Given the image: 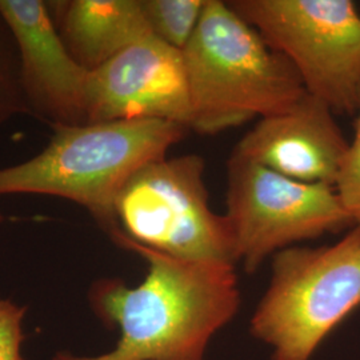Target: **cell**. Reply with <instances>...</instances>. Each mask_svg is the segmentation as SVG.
<instances>
[{
  "instance_id": "cell-10",
  "label": "cell",
  "mask_w": 360,
  "mask_h": 360,
  "mask_svg": "<svg viewBox=\"0 0 360 360\" xmlns=\"http://www.w3.org/2000/svg\"><path fill=\"white\" fill-rule=\"evenodd\" d=\"M334 115L306 92L283 111L259 119L231 155L290 179L335 188L349 142Z\"/></svg>"
},
{
  "instance_id": "cell-13",
  "label": "cell",
  "mask_w": 360,
  "mask_h": 360,
  "mask_svg": "<svg viewBox=\"0 0 360 360\" xmlns=\"http://www.w3.org/2000/svg\"><path fill=\"white\" fill-rule=\"evenodd\" d=\"M25 112H30V107L22 86L16 46L0 16V126Z\"/></svg>"
},
{
  "instance_id": "cell-4",
  "label": "cell",
  "mask_w": 360,
  "mask_h": 360,
  "mask_svg": "<svg viewBox=\"0 0 360 360\" xmlns=\"http://www.w3.org/2000/svg\"><path fill=\"white\" fill-rule=\"evenodd\" d=\"M360 306V229L333 245H294L272 257L270 285L251 319L272 360H309Z\"/></svg>"
},
{
  "instance_id": "cell-9",
  "label": "cell",
  "mask_w": 360,
  "mask_h": 360,
  "mask_svg": "<svg viewBox=\"0 0 360 360\" xmlns=\"http://www.w3.org/2000/svg\"><path fill=\"white\" fill-rule=\"evenodd\" d=\"M13 35L30 112L58 124H84L90 71L79 65L40 0H0Z\"/></svg>"
},
{
  "instance_id": "cell-7",
  "label": "cell",
  "mask_w": 360,
  "mask_h": 360,
  "mask_svg": "<svg viewBox=\"0 0 360 360\" xmlns=\"http://www.w3.org/2000/svg\"><path fill=\"white\" fill-rule=\"evenodd\" d=\"M226 202L236 260L250 274L282 250L354 227L334 187L290 179L235 155Z\"/></svg>"
},
{
  "instance_id": "cell-11",
  "label": "cell",
  "mask_w": 360,
  "mask_h": 360,
  "mask_svg": "<svg viewBox=\"0 0 360 360\" xmlns=\"http://www.w3.org/2000/svg\"><path fill=\"white\" fill-rule=\"evenodd\" d=\"M53 8L65 47L89 71L154 37L141 0H71L53 3Z\"/></svg>"
},
{
  "instance_id": "cell-6",
  "label": "cell",
  "mask_w": 360,
  "mask_h": 360,
  "mask_svg": "<svg viewBox=\"0 0 360 360\" xmlns=\"http://www.w3.org/2000/svg\"><path fill=\"white\" fill-rule=\"evenodd\" d=\"M240 18L295 68L309 95L355 115L360 91V8L349 0H233Z\"/></svg>"
},
{
  "instance_id": "cell-2",
  "label": "cell",
  "mask_w": 360,
  "mask_h": 360,
  "mask_svg": "<svg viewBox=\"0 0 360 360\" xmlns=\"http://www.w3.org/2000/svg\"><path fill=\"white\" fill-rule=\"evenodd\" d=\"M181 58L191 101L190 129L202 135L281 112L307 92L292 65L229 1H207Z\"/></svg>"
},
{
  "instance_id": "cell-3",
  "label": "cell",
  "mask_w": 360,
  "mask_h": 360,
  "mask_svg": "<svg viewBox=\"0 0 360 360\" xmlns=\"http://www.w3.org/2000/svg\"><path fill=\"white\" fill-rule=\"evenodd\" d=\"M47 147L30 160L0 168V195L38 193L89 210L107 230L124 183L165 158L188 129L165 120H115L52 126Z\"/></svg>"
},
{
  "instance_id": "cell-8",
  "label": "cell",
  "mask_w": 360,
  "mask_h": 360,
  "mask_svg": "<svg viewBox=\"0 0 360 360\" xmlns=\"http://www.w3.org/2000/svg\"><path fill=\"white\" fill-rule=\"evenodd\" d=\"M144 119L191 124L181 52L155 37L90 71L87 84L86 123Z\"/></svg>"
},
{
  "instance_id": "cell-1",
  "label": "cell",
  "mask_w": 360,
  "mask_h": 360,
  "mask_svg": "<svg viewBox=\"0 0 360 360\" xmlns=\"http://www.w3.org/2000/svg\"><path fill=\"white\" fill-rule=\"evenodd\" d=\"M123 248L147 262L144 281L102 279L89 295L96 316L119 330L115 347L96 356L62 351L52 360H205L210 340L240 307L235 266Z\"/></svg>"
},
{
  "instance_id": "cell-14",
  "label": "cell",
  "mask_w": 360,
  "mask_h": 360,
  "mask_svg": "<svg viewBox=\"0 0 360 360\" xmlns=\"http://www.w3.org/2000/svg\"><path fill=\"white\" fill-rule=\"evenodd\" d=\"M355 115L354 139L348 143L335 190L351 218L352 226L360 229V91Z\"/></svg>"
},
{
  "instance_id": "cell-5",
  "label": "cell",
  "mask_w": 360,
  "mask_h": 360,
  "mask_svg": "<svg viewBox=\"0 0 360 360\" xmlns=\"http://www.w3.org/2000/svg\"><path fill=\"white\" fill-rule=\"evenodd\" d=\"M205 171L206 160L198 154L144 165L116 195L105 231L120 247L235 266L231 229L226 215L210 206Z\"/></svg>"
},
{
  "instance_id": "cell-16",
  "label": "cell",
  "mask_w": 360,
  "mask_h": 360,
  "mask_svg": "<svg viewBox=\"0 0 360 360\" xmlns=\"http://www.w3.org/2000/svg\"><path fill=\"white\" fill-rule=\"evenodd\" d=\"M3 221V215H1V212H0V223Z\"/></svg>"
},
{
  "instance_id": "cell-12",
  "label": "cell",
  "mask_w": 360,
  "mask_h": 360,
  "mask_svg": "<svg viewBox=\"0 0 360 360\" xmlns=\"http://www.w3.org/2000/svg\"><path fill=\"white\" fill-rule=\"evenodd\" d=\"M208 0H141L155 38L183 51L193 38Z\"/></svg>"
},
{
  "instance_id": "cell-15",
  "label": "cell",
  "mask_w": 360,
  "mask_h": 360,
  "mask_svg": "<svg viewBox=\"0 0 360 360\" xmlns=\"http://www.w3.org/2000/svg\"><path fill=\"white\" fill-rule=\"evenodd\" d=\"M26 307L10 299L0 300V360H22Z\"/></svg>"
}]
</instances>
